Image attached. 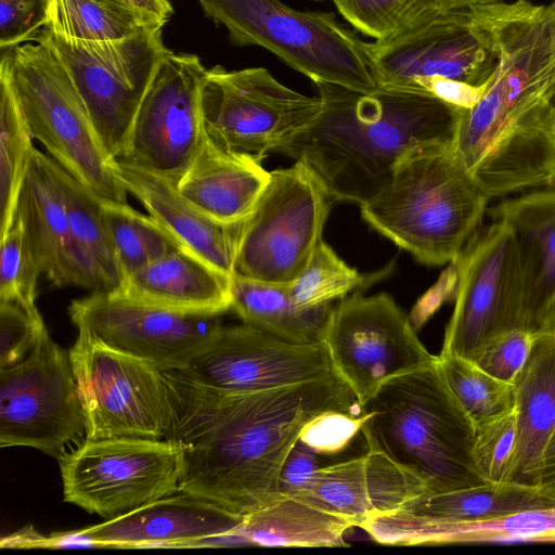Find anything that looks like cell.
I'll list each match as a JSON object with an SVG mask.
<instances>
[{
  "mask_svg": "<svg viewBox=\"0 0 555 555\" xmlns=\"http://www.w3.org/2000/svg\"><path fill=\"white\" fill-rule=\"evenodd\" d=\"M454 262L455 305L441 352L466 358L490 336L522 328L521 273L509 227L492 221L479 229Z\"/></svg>",
  "mask_w": 555,
  "mask_h": 555,
  "instance_id": "15",
  "label": "cell"
},
{
  "mask_svg": "<svg viewBox=\"0 0 555 555\" xmlns=\"http://www.w3.org/2000/svg\"><path fill=\"white\" fill-rule=\"evenodd\" d=\"M59 461L64 501L105 519L180 492L179 449L168 439L85 438Z\"/></svg>",
  "mask_w": 555,
  "mask_h": 555,
  "instance_id": "11",
  "label": "cell"
},
{
  "mask_svg": "<svg viewBox=\"0 0 555 555\" xmlns=\"http://www.w3.org/2000/svg\"><path fill=\"white\" fill-rule=\"evenodd\" d=\"M56 173L75 242L100 278L103 292H118L124 275L104 214L102 198L56 163Z\"/></svg>",
  "mask_w": 555,
  "mask_h": 555,
  "instance_id": "31",
  "label": "cell"
},
{
  "mask_svg": "<svg viewBox=\"0 0 555 555\" xmlns=\"http://www.w3.org/2000/svg\"><path fill=\"white\" fill-rule=\"evenodd\" d=\"M487 83L473 86L453 79H434L425 83L423 92L431 94L460 108H470L481 99L486 91Z\"/></svg>",
  "mask_w": 555,
  "mask_h": 555,
  "instance_id": "45",
  "label": "cell"
},
{
  "mask_svg": "<svg viewBox=\"0 0 555 555\" xmlns=\"http://www.w3.org/2000/svg\"><path fill=\"white\" fill-rule=\"evenodd\" d=\"M516 448L515 409L476 427L472 455L479 477L485 482H511Z\"/></svg>",
  "mask_w": 555,
  "mask_h": 555,
  "instance_id": "39",
  "label": "cell"
},
{
  "mask_svg": "<svg viewBox=\"0 0 555 555\" xmlns=\"http://www.w3.org/2000/svg\"><path fill=\"white\" fill-rule=\"evenodd\" d=\"M533 333H542L555 336V296L541 313Z\"/></svg>",
  "mask_w": 555,
  "mask_h": 555,
  "instance_id": "48",
  "label": "cell"
},
{
  "mask_svg": "<svg viewBox=\"0 0 555 555\" xmlns=\"http://www.w3.org/2000/svg\"><path fill=\"white\" fill-rule=\"evenodd\" d=\"M366 48L377 86L416 92L434 79L486 85L498 63L469 7L437 8Z\"/></svg>",
  "mask_w": 555,
  "mask_h": 555,
  "instance_id": "13",
  "label": "cell"
},
{
  "mask_svg": "<svg viewBox=\"0 0 555 555\" xmlns=\"http://www.w3.org/2000/svg\"><path fill=\"white\" fill-rule=\"evenodd\" d=\"M68 314L108 346L159 370H179L223 326L221 314L186 313L131 299L118 292H94L75 299Z\"/></svg>",
  "mask_w": 555,
  "mask_h": 555,
  "instance_id": "17",
  "label": "cell"
},
{
  "mask_svg": "<svg viewBox=\"0 0 555 555\" xmlns=\"http://www.w3.org/2000/svg\"><path fill=\"white\" fill-rule=\"evenodd\" d=\"M0 300H11L34 313L37 284L41 274L15 216L11 228L0 236Z\"/></svg>",
  "mask_w": 555,
  "mask_h": 555,
  "instance_id": "38",
  "label": "cell"
},
{
  "mask_svg": "<svg viewBox=\"0 0 555 555\" xmlns=\"http://www.w3.org/2000/svg\"><path fill=\"white\" fill-rule=\"evenodd\" d=\"M35 42L2 50L0 60L34 140L100 198L127 203L117 163L107 155L65 65L49 44Z\"/></svg>",
  "mask_w": 555,
  "mask_h": 555,
  "instance_id": "5",
  "label": "cell"
},
{
  "mask_svg": "<svg viewBox=\"0 0 555 555\" xmlns=\"http://www.w3.org/2000/svg\"><path fill=\"white\" fill-rule=\"evenodd\" d=\"M231 279L179 248L135 271L118 293L169 310L222 314L231 309Z\"/></svg>",
  "mask_w": 555,
  "mask_h": 555,
  "instance_id": "25",
  "label": "cell"
},
{
  "mask_svg": "<svg viewBox=\"0 0 555 555\" xmlns=\"http://www.w3.org/2000/svg\"><path fill=\"white\" fill-rule=\"evenodd\" d=\"M535 485L555 495V430L542 454Z\"/></svg>",
  "mask_w": 555,
  "mask_h": 555,
  "instance_id": "47",
  "label": "cell"
},
{
  "mask_svg": "<svg viewBox=\"0 0 555 555\" xmlns=\"http://www.w3.org/2000/svg\"><path fill=\"white\" fill-rule=\"evenodd\" d=\"M116 172L126 188L181 245L232 276L245 219L221 222L183 197L168 178L117 159Z\"/></svg>",
  "mask_w": 555,
  "mask_h": 555,
  "instance_id": "22",
  "label": "cell"
},
{
  "mask_svg": "<svg viewBox=\"0 0 555 555\" xmlns=\"http://www.w3.org/2000/svg\"><path fill=\"white\" fill-rule=\"evenodd\" d=\"M173 371L225 392L267 390L335 374L323 341L294 344L244 323L222 326L183 367Z\"/></svg>",
  "mask_w": 555,
  "mask_h": 555,
  "instance_id": "18",
  "label": "cell"
},
{
  "mask_svg": "<svg viewBox=\"0 0 555 555\" xmlns=\"http://www.w3.org/2000/svg\"><path fill=\"white\" fill-rule=\"evenodd\" d=\"M83 434L69 354L47 332L21 362L0 369V447L60 459Z\"/></svg>",
  "mask_w": 555,
  "mask_h": 555,
  "instance_id": "14",
  "label": "cell"
},
{
  "mask_svg": "<svg viewBox=\"0 0 555 555\" xmlns=\"http://www.w3.org/2000/svg\"><path fill=\"white\" fill-rule=\"evenodd\" d=\"M201 104L206 137L217 147L261 164L312 122L322 101L284 86L267 68L215 65L205 72Z\"/></svg>",
  "mask_w": 555,
  "mask_h": 555,
  "instance_id": "10",
  "label": "cell"
},
{
  "mask_svg": "<svg viewBox=\"0 0 555 555\" xmlns=\"http://www.w3.org/2000/svg\"><path fill=\"white\" fill-rule=\"evenodd\" d=\"M30 253L56 288L103 292L94 269L77 246L56 173V162L34 149L15 210Z\"/></svg>",
  "mask_w": 555,
  "mask_h": 555,
  "instance_id": "20",
  "label": "cell"
},
{
  "mask_svg": "<svg viewBox=\"0 0 555 555\" xmlns=\"http://www.w3.org/2000/svg\"><path fill=\"white\" fill-rule=\"evenodd\" d=\"M503 0H444L446 8H467L473 5L489 4Z\"/></svg>",
  "mask_w": 555,
  "mask_h": 555,
  "instance_id": "49",
  "label": "cell"
},
{
  "mask_svg": "<svg viewBox=\"0 0 555 555\" xmlns=\"http://www.w3.org/2000/svg\"><path fill=\"white\" fill-rule=\"evenodd\" d=\"M332 198L300 162L270 171V179L240 237L233 275L291 285L322 240Z\"/></svg>",
  "mask_w": 555,
  "mask_h": 555,
  "instance_id": "8",
  "label": "cell"
},
{
  "mask_svg": "<svg viewBox=\"0 0 555 555\" xmlns=\"http://www.w3.org/2000/svg\"><path fill=\"white\" fill-rule=\"evenodd\" d=\"M517 448L512 481L537 486L540 461L555 430V336L534 333L514 382Z\"/></svg>",
  "mask_w": 555,
  "mask_h": 555,
  "instance_id": "27",
  "label": "cell"
},
{
  "mask_svg": "<svg viewBox=\"0 0 555 555\" xmlns=\"http://www.w3.org/2000/svg\"><path fill=\"white\" fill-rule=\"evenodd\" d=\"M323 343L361 408L388 380L437 361L387 293L341 298L330 313Z\"/></svg>",
  "mask_w": 555,
  "mask_h": 555,
  "instance_id": "12",
  "label": "cell"
},
{
  "mask_svg": "<svg viewBox=\"0 0 555 555\" xmlns=\"http://www.w3.org/2000/svg\"><path fill=\"white\" fill-rule=\"evenodd\" d=\"M314 85L321 111L275 152L302 163L333 202L361 206L408 155L454 145L462 108L431 94L382 85L369 92Z\"/></svg>",
  "mask_w": 555,
  "mask_h": 555,
  "instance_id": "2",
  "label": "cell"
},
{
  "mask_svg": "<svg viewBox=\"0 0 555 555\" xmlns=\"http://www.w3.org/2000/svg\"><path fill=\"white\" fill-rule=\"evenodd\" d=\"M314 1H321V0H314Z\"/></svg>",
  "mask_w": 555,
  "mask_h": 555,
  "instance_id": "50",
  "label": "cell"
},
{
  "mask_svg": "<svg viewBox=\"0 0 555 555\" xmlns=\"http://www.w3.org/2000/svg\"><path fill=\"white\" fill-rule=\"evenodd\" d=\"M553 504L555 495L539 486L483 482L448 492L425 493L396 511L369 518L359 528L371 535L418 525L477 521Z\"/></svg>",
  "mask_w": 555,
  "mask_h": 555,
  "instance_id": "24",
  "label": "cell"
},
{
  "mask_svg": "<svg viewBox=\"0 0 555 555\" xmlns=\"http://www.w3.org/2000/svg\"><path fill=\"white\" fill-rule=\"evenodd\" d=\"M437 363L450 391L475 427L515 409L513 384L491 376L456 353L440 351Z\"/></svg>",
  "mask_w": 555,
  "mask_h": 555,
  "instance_id": "35",
  "label": "cell"
},
{
  "mask_svg": "<svg viewBox=\"0 0 555 555\" xmlns=\"http://www.w3.org/2000/svg\"><path fill=\"white\" fill-rule=\"evenodd\" d=\"M102 209L126 281L146 264L184 248L160 222L128 203L102 199Z\"/></svg>",
  "mask_w": 555,
  "mask_h": 555,
  "instance_id": "34",
  "label": "cell"
},
{
  "mask_svg": "<svg viewBox=\"0 0 555 555\" xmlns=\"http://www.w3.org/2000/svg\"><path fill=\"white\" fill-rule=\"evenodd\" d=\"M206 69L195 54L166 52L140 104L120 160L178 182L206 139L201 104Z\"/></svg>",
  "mask_w": 555,
  "mask_h": 555,
  "instance_id": "16",
  "label": "cell"
},
{
  "mask_svg": "<svg viewBox=\"0 0 555 555\" xmlns=\"http://www.w3.org/2000/svg\"><path fill=\"white\" fill-rule=\"evenodd\" d=\"M164 26L112 41H83L44 28L35 39L49 44L69 73L113 159H119L162 57L169 50Z\"/></svg>",
  "mask_w": 555,
  "mask_h": 555,
  "instance_id": "7",
  "label": "cell"
},
{
  "mask_svg": "<svg viewBox=\"0 0 555 555\" xmlns=\"http://www.w3.org/2000/svg\"><path fill=\"white\" fill-rule=\"evenodd\" d=\"M47 332L40 313L0 300V369L21 362Z\"/></svg>",
  "mask_w": 555,
  "mask_h": 555,
  "instance_id": "41",
  "label": "cell"
},
{
  "mask_svg": "<svg viewBox=\"0 0 555 555\" xmlns=\"http://www.w3.org/2000/svg\"><path fill=\"white\" fill-rule=\"evenodd\" d=\"M51 0H0V50L35 41L50 21Z\"/></svg>",
  "mask_w": 555,
  "mask_h": 555,
  "instance_id": "42",
  "label": "cell"
},
{
  "mask_svg": "<svg viewBox=\"0 0 555 555\" xmlns=\"http://www.w3.org/2000/svg\"><path fill=\"white\" fill-rule=\"evenodd\" d=\"M320 456L298 439L288 453L280 475L282 496L297 498L309 486L315 470L322 465Z\"/></svg>",
  "mask_w": 555,
  "mask_h": 555,
  "instance_id": "44",
  "label": "cell"
},
{
  "mask_svg": "<svg viewBox=\"0 0 555 555\" xmlns=\"http://www.w3.org/2000/svg\"><path fill=\"white\" fill-rule=\"evenodd\" d=\"M7 73L0 69V236L13 224L35 145Z\"/></svg>",
  "mask_w": 555,
  "mask_h": 555,
  "instance_id": "33",
  "label": "cell"
},
{
  "mask_svg": "<svg viewBox=\"0 0 555 555\" xmlns=\"http://www.w3.org/2000/svg\"><path fill=\"white\" fill-rule=\"evenodd\" d=\"M165 24L112 0H51L47 26L83 41H112Z\"/></svg>",
  "mask_w": 555,
  "mask_h": 555,
  "instance_id": "32",
  "label": "cell"
},
{
  "mask_svg": "<svg viewBox=\"0 0 555 555\" xmlns=\"http://www.w3.org/2000/svg\"><path fill=\"white\" fill-rule=\"evenodd\" d=\"M427 493L425 485L385 455L367 450L358 456L321 465L309 486L294 499L349 520L354 527L396 511Z\"/></svg>",
  "mask_w": 555,
  "mask_h": 555,
  "instance_id": "21",
  "label": "cell"
},
{
  "mask_svg": "<svg viewBox=\"0 0 555 555\" xmlns=\"http://www.w3.org/2000/svg\"><path fill=\"white\" fill-rule=\"evenodd\" d=\"M163 375L170 402L166 439L179 449L180 492L240 518L281 499L282 467L312 418L327 411L362 412L336 373L249 392L205 387L173 370Z\"/></svg>",
  "mask_w": 555,
  "mask_h": 555,
  "instance_id": "1",
  "label": "cell"
},
{
  "mask_svg": "<svg viewBox=\"0 0 555 555\" xmlns=\"http://www.w3.org/2000/svg\"><path fill=\"white\" fill-rule=\"evenodd\" d=\"M269 179L261 164L227 153L206 137L176 186L211 218L236 222L251 212Z\"/></svg>",
  "mask_w": 555,
  "mask_h": 555,
  "instance_id": "26",
  "label": "cell"
},
{
  "mask_svg": "<svg viewBox=\"0 0 555 555\" xmlns=\"http://www.w3.org/2000/svg\"><path fill=\"white\" fill-rule=\"evenodd\" d=\"M534 333L514 327L483 340L468 357L491 376L514 384L531 350Z\"/></svg>",
  "mask_w": 555,
  "mask_h": 555,
  "instance_id": "40",
  "label": "cell"
},
{
  "mask_svg": "<svg viewBox=\"0 0 555 555\" xmlns=\"http://www.w3.org/2000/svg\"><path fill=\"white\" fill-rule=\"evenodd\" d=\"M362 412L327 411L312 418L302 429L299 440L321 456L345 450L361 433Z\"/></svg>",
  "mask_w": 555,
  "mask_h": 555,
  "instance_id": "43",
  "label": "cell"
},
{
  "mask_svg": "<svg viewBox=\"0 0 555 555\" xmlns=\"http://www.w3.org/2000/svg\"><path fill=\"white\" fill-rule=\"evenodd\" d=\"M382 544L418 545L495 541H555V504L468 522L429 524L376 532Z\"/></svg>",
  "mask_w": 555,
  "mask_h": 555,
  "instance_id": "30",
  "label": "cell"
},
{
  "mask_svg": "<svg viewBox=\"0 0 555 555\" xmlns=\"http://www.w3.org/2000/svg\"><path fill=\"white\" fill-rule=\"evenodd\" d=\"M232 43L261 47L314 83L377 88L366 42L333 13L299 11L280 0H197Z\"/></svg>",
  "mask_w": 555,
  "mask_h": 555,
  "instance_id": "6",
  "label": "cell"
},
{
  "mask_svg": "<svg viewBox=\"0 0 555 555\" xmlns=\"http://www.w3.org/2000/svg\"><path fill=\"white\" fill-rule=\"evenodd\" d=\"M166 25L173 14L170 0H112Z\"/></svg>",
  "mask_w": 555,
  "mask_h": 555,
  "instance_id": "46",
  "label": "cell"
},
{
  "mask_svg": "<svg viewBox=\"0 0 555 555\" xmlns=\"http://www.w3.org/2000/svg\"><path fill=\"white\" fill-rule=\"evenodd\" d=\"M363 282L359 272L339 258L322 238L306 269L289 285V293L296 307L313 309L346 297Z\"/></svg>",
  "mask_w": 555,
  "mask_h": 555,
  "instance_id": "36",
  "label": "cell"
},
{
  "mask_svg": "<svg viewBox=\"0 0 555 555\" xmlns=\"http://www.w3.org/2000/svg\"><path fill=\"white\" fill-rule=\"evenodd\" d=\"M362 413L366 449L415 476L427 493L485 482L473 463L476 427L450 391L437 361L385 383Z\"/></svg>",
  "mask_w": 555,
  "mask_h": 555,
  "instance_id": "3",
  "label": "cell"
},
{
  "mask_svg": "<svg viewBox=\"0 0 555 555\" xmlns=\"http://www.w3.org/2000/svg\"><path fill=\"white\" fill-rule=\"evenodd\" d=\"M489 201L453 145H436L403 158L360 211L369 225L418 262L437 267L456 260L479 230Z\"/></svg>",
  "mask_w": 555,
  "mask_h": 555,
  "instance_id": "4",
  "label": "cell"
},
{
  "mask_svg": "<svg viewBox=\"0 0 555 555\" xmlns=\"http://www.w3.org/2000/svg\"><path fill=\"white\" fill-rule=\"evenodd\" d=\"M231 309L246 325L282 340L307 345L323 341L333 305L300 309L292 300L289 285L232 275Z\"/></svg>",
  "mask_w": 555,
  "mask_h": 555,
  "instance_id": "29",
  "label": "cell"
},
{
  "mask_svg": "<svg viewBox=\"0 0 555 555\" xmlns=\"http://www.w3.org/2000/svg\"><path fill=\"white\" fill-rule=\"evenodd\" d=\"M353 527L349 520L311 503L281 496L244 517L231 535L235 545L345 546L344 535Z\"/></svg>",
  "mask_w": 555,
  "mask_h": 555,
  "instance_id": "28",
  "label": "cell"
},
{
  "mask_svg": "<svg viewBox=\"0 0 555 555\" xmlns=\"http://www.w3.org/2000/svg\"><path fill=\"white\" fill-rule=\"evenodd\" d=\"M243 518L202 498L178 492L79 531L47 538V547H214L234 545Z\"/></svg>",
  "mask_w": 555,
  "mask_h": 555,
  "instance_id": "19",
  "label": "cell"
},
{
  "mask_svg": "<svg viewBox=\"0 0 555 555\" xmlns=\"http://www.w3.org/2000/svg\"><path fill=\"white\" fill-rule=\"evenodd\" d=\"M85 438L166 439L170 402L163 371L85 328L68 351Z\"/></svg>",
  "mask_w": 555,
  "mask_h": 555,
  "instance_id": "9",
  "label": "cell"
},
{
  "mask_svg": "<svg viewBox=\"0 0 555 555\" xmlns=\"http://www.w3.org/2000/svg\"><path fill=\"white\" fill-rule=\"evenodd\" d=\"M487 212L514 235L522 283L521 327L533 333L555 296V186L506 198Z\"/></svg>",
  "mask_w": 555,
  "mask_h": 555,
  "instance_id": "23",
  "label": "cell"
},
{
  "mask_svg": "<svg viewBox=\"0 0 555 555\" xmlns=\"http://www.w3.org/2000/svg\"><path fill=\"white\" fill-rule=\"evenodd\" d=\"M332 1L353 28L374 40L389 37L437 8H446L444 0Z\"/></svg>",
  "mask_w": 555,
  "mask_h": 555,
  "instance_id": "37",
  "label": "cell"
}]
</instances>
